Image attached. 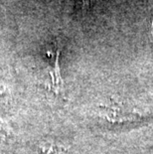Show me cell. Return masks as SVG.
Returning a JSON list of instances; mask_svg holds the SVG:
<instances>
[{"mask_svg": "<svg viewBox=\"0 0 153 154\" xmlns=\"http://www.w3.org/2000/svg\"><path fill=\"white\" fill-rule=\"evenodd\" d=\"M80 1L82 7H90L92 4V0H80Z\"/></svg>", "mask_w": 153, "mask_h": 154, "instance_id": "1", "label": "cell"}, {"mask_svg": "<svg viewBox=\"0 0 153 154\" xmlns=\"http://www.w3.org/2000/svg\"><path fill=\"white\" fill-rule=\"evenodd\" d=\"M150 38L153 41V13H152V18H151V24H150Z\"/></svg>", "mask_w": 153, "mask_h": 154, "instance_id": "2", "label": "cell"}]
</instances>
